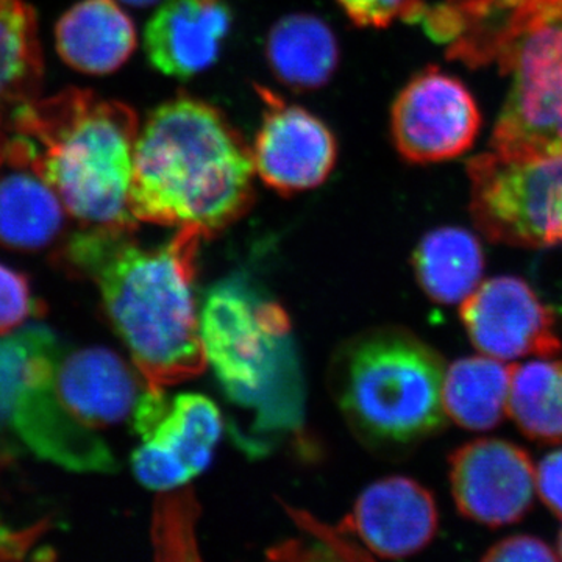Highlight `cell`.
I'll return each mask as SVG.
<instances>
[{
  "label": "cell",
  "mask_w": 562,
  "mask_h": 562,
  "mask_svg": "<svg viewBox=\"0 0 562 562\" xmlns=\"http://www.w3.org/2000/svg\"><path fill=\"white\" fill-rule=\"evenodd\" d=\"M43 52L35 11L24 0H0V125L38 95Z\"/></svg>",
  "instance_id": "cell-22"
},
{
  "label": "cell",
  "mask_w": 562,
  "mask_h": 562,
  "mask_svg": "<svg viewBox=\"0 0 562 562\" xmlns=\"http://www.w3.org/2000/svg\"><path fill=\"white\" fill-rule=\"evenodd\" d=\"M346 16L362 29H384L402 18L419 22L425 3L422 0H336Z\"/></svg>",
  "instance_id": "cell-24"
},
{
  "label": "cell",
  "mask_w": 562,
  "mask_h": 562,
  "mask_svg": "<svg viewBox=\"0 0 562 562\" xmlns=\"http://www.w3.org/2000/svg\"><path fill=\"white\" fill-rule=\"evenodd\" d=\"M65 205L54 188L33 168L27 140L7 139L0 166V244L14 250H41L58 238Z\"/></svg>",
  "instance_id": "cell-17"
},
{
  "label": "cell",
  "mask_w": 562,
  "mask_h": 562,
  "mask_svg": "<svg viewBox=\"0 0 562 562\" xmlns=\"http://www.w3.org/2000/svg\"><path fill=\"white\" fill-rule=\"evenodd\" d=\"M438 531L435 498L406 476H390L366 487L353 509L338 527L353 535L362 550L379 558L412 557L432 541Z\"/></svg>",
  "instance_id": "cell-14"
},
{
  "label": "cell",
  "mask_w": 562,
  "mask_h": 562,
  "mask_svg": "<svg viewBox=\"0 0 562 562\" xmlns=\"http://www.w3.org/2000/svg\"><path fill=\"white\" fill-rule=\"evenodd\" d=\"M508 413L535 441L562 442V360L514 366Z\"/></svg>",
  "instance_id": "cell-23"
},
{
  "label": "cell",
  "mask_w": 562,
  "mask_h": 562,
  "mask_svg": "<svg viewBox=\"0 0 562 562\" xmlns=\"http://www.w3.org/2000/svg\"><path fill=\"white\" fill-rule=\"evenodd\" d=\"M560 557L554 553L549 543L535 536H512L492 546L484 553L483 561L503 562V561H558Z\"/></svg>",
  "instance_id": "cell-26"
},
{
  "label": "cell",
  "mask_w": 562,
  "mask_h": 562,
  "mask_svg": "<svg viewBox=\"0 0 562 562\" xmlns=\"http://www.w3.org/2000/svg\"><path fill=\"white\" fill-rule=\"evenodd\" d=\"M140 446L132 457L143 486L171 491L209 468L222 436L220 409L201 394L168 397L165 390L140 395L132 419Z\"/></svg>",
  "instance_id": "cell-9"
},
{
  "label": "cell",
  "mask_w": 562,
  "mask_h": 562,
  "mask_svg": "<svg viewBox=\"0 0 562 562\" xmlns=\"http://www.w3.org/2000/svg\"><path fill=\"white\" fill-rule=\"evenodd\" d=\"M413 268L431 301L443 305L464 302L482 281V244L464 228H436L417 244Z\"/></svg>",
  "instance_id": "cell-20"
},
{
  "label": "cell",
  "mask_w": 562,
  "mask_h": 562,
  "mask_svg": "<svg viewBox=\"0 0 562 562\" xmlns=\"http://www.w3.org/2000/svg\"><path fill=\"white\" fill-rule=\"evenodd\" d=\"M131 228L88 227L66 258L101 291L103 308L149 390H165L205 371L201 313L194 294L203 235L181 227L171 241L143 247Z\"/></svg>",
  "instance_id": "cell-1"
},
{
  "label": "cell",
  "mask_w": 562,
  "mask_h": 562,
  "mask_svg": "<svg viewBox=\"0 0 562 562\" xmlns=\"http://www.w3.org/2000/svg\"><path fill=\"white\" fill-rule=\"evenodd\" d=\"M61 353L54 333L41 325L0 338V431L69 471L110 472V447L74 417L58 394L55 373Z\"/></svg>",
  "instance_id": "cell-6"
},
{
  "label": "cell",
  "mask_w": 562,
  "mask_h": 562,
  "mask_svg": "<svg viewBox=\"0 0 562 562\" xmlns=\"http://www.w3.org/2000/svg\"><path fill=\"white\" fill-rule=\"evenodd\" d=\"M7 139H9V136L0 132V166H2L3 158H5Z\"/></svg>",
  "instance_id": "cell-29"
},
{
  "label": "cell",
  "mask_w": 562,
  "mask_h": 562,
  "mask_svg": "<svg viewBox=\"0 0 562 562\" xmlns=\"http://www.w3.org/2000/svg\"><path fill=\"white\" fill-rule=\"evenodd\" d=\"M251 147L211 103L179 95L139 128L128 203L138 222L199 228L211 238L255 199Z\"/></svg>",
  "instance_id": "cell-3"
},
{
  "label": "cell",
  "mask_w": 562,
  "mask_h": 562,
  "mask_svg": "<svg viewBox=\"0 0 562 562\" xmlns=\"http://www.w3.org/2000/svg\"><path fill=\"white\" fill-rule=\"evenodd\" d=\"M11 128L27 140L33 168L69 216L87 227L131 228L138 114L120 101L69 88L14 111Z\"/></svg>",
  "instance_id": "cell-4"
},
{
  "label": "cell",
  "mask_w": 562,
  "mask_h": 562,
  "mask_svg": "<svg viewBox=\"0 0 562 562\" xmlns=\"http://www.w3.org/2000/svg\"><path fill=\"white\" fill-rule=\"evenodd\" d=\"M257 91L262 120L251 158L258 179L283 195L321 187L338 160L335 135L303 106L284 102L268 88Z\"/></svg>",
  "instance_id": "cell-11"
},
{
  "label": "cell",
  "mask_w": 562,
  "mask_h": 562,
  "mask_svg": "<svg viewBox=\"0 0 562 562\" xmlns=\"http://www.w3.org/2000/svg\"><path fill=\"white\" fill-rule=\"evenodd\" d=\"M558 550H560V560H562V530L560 535V541H558Z\"/></svg>",
  "instance_id": "cell-30"
},
{
  "label": "cell",
  "mask_w": 562,
  "mask_h": 562,
  "mask_svg": "<svg viewBox=\"0 0 562 562\" xmlns=\"http://www.w3.org/2000/svg\"><path fill=\"white\" fill-rule=\"evenodd\" d=\"M443 361L402 328L351 339L333 362L331 390L351 430L376 447L412 446L441 431Z\"/></svg>",
  "instance_id": "cell-5"
},
{
  "label": "cell",
  "mask_w": 562,
  "mask_h": 562,
  "mask_svg": "<svg viewBox=\"0 0 562 562\" xmlns=\"http://www.w3.org/2000/svg\"><path fill=\"white\" fill-rule=\"evenodd\" d=\"M288 325L279 305L255 301L238 283L211 291L201 312L202 346L228 394L249 403L262 397Z\"/></svg>",
  "instance_id": "cell-8"
},
{
  "label": "cell",
  "mask_w": 562,
  "mask_h": 562,
  "mask_svg": "<svg viewBox=\"0 0 562 562\" xmlns=\"http://www.w3.org/2000/svg\"><path fill=\"white\" fill-rule=\"evenodd\" d=\"M425 31L449 57L497 63L509 87L491 149L508 160L562 155V0H447L425 13Z\"/></svg>",
  "instance_id": "cell-2"
},
{
  "label": "cell",
  "mask_w": 562,
  "mask_h": 562,
  "mask_svg": "<svg viewBox=\"0 0 562 562\" xmlns=\"http://www.w3.org/2000/svg\"><path fill=\"white\" fill-rule=\"evenodd\" d=\"M266 60L273 76L290 90H321L338 69V40L321 18L308 13L290 14L269 32Z\"/></svg>",
  "instance_id": "cell-19"
},
{
  "label": "cell",
  "mask_w": 562,
  "mask_h": 562,
  "mask_svg": "<svg viewBox=\"0 0 562 562\" xmlns=\"http://www.w3.org/2000/svg\"><path fill=\"white\" fill-rule=\"evenodd\" d=\"M482 127L479 106L460 80L425 69L403 87L391 110V135L406 161L430 165L471 149Z\"/></svg>",
  "instance_id": "cell-10"
},
{
  "label": "cell",
  "mask_w": 562,
  "mask_h": 562,
  "mask_svg": "<svg viewBox=\"0 0 562 562\" xmlns=\"http://www.w3.org/2000/svg\"><path fill=\"white\" fill-rule=\"evenodd\" d=\"M232 29L224 0H165L144 32V47L155 69L188 80L216 63Z\"/></svg>",
  "instance_id": "cell-16"
},
{
  "label": "cell",
  "mask_w": 562,
  "mask_h": 562,
  "mask_svg": "<svg viewBox=\"0 0 562 562\" xmlns=\"http://www.w3.org/2000/svg\"><path fill=\"white\" fill-rule=\"evenodd\" d=\"M514 366L491 357L454 361L443 375L442 401L447 416L472 431L497 427L508 413Z\"/></svg>",
  "instance_id": "cell-21"
},
{
  "label": "cell",
  "mask_w": 562,
  "mask_h": 562,
  "mask_svg": "<svg viewBox=\"0 0 562 562\" xmlns=\"http://www.w3.org/2000/svg\"><path fill=\"white\" fill-rule=\"evenodd\" d=\"M135 24L116 0H81L57 25L58 54L70 68L106 76L136 49Z\"/></svg>",
  "instance_id": "cell-18"
},
{
  "label": "cell",
  "mask_w": 562,
  "mask_h": 562,
  "mask_svg": "<svg viewBox=\"0 0 562 562\" xmlns=\"http://www.w3.org/2000/svg\"><path fill=\"white\" fill-rule=\"evenodd\" d=\"M450 484L462 516L486 527H505L530 512L535 465L516 443L476 439L450 457Z\"/></svg>",
  "instance_id": "cell-13"
},
{
  "label": "cell",
  "mask_w": 562,
  "mask_h": 562,
  "mask_svg": "<svg viewBox=\"0 0 562 562\" xmlns=\"http://www.w3.org/2000/svg\"><path fill=\"white\" fill-rule=\"evenodd\" d=\"M542 502L562 519V450L547 454L536 473Z\"/></svg>",
  "instance_id": "cell-27"
},
{
  "label": "cell",
  "mask_w": 562,
  "mask_h": 562,
  "mask_svg": "<svg viewBox=\"0 0 562 562\" xmlns=\"http://www.w3.org/2000/svg\"><path fill=\"white\" fill-rule=\"evenodd\" d=\"M55 382L66 408L85 427L98 432L132 422L147 390L138 369L103 347L61 353Z\"/></svg>",
  "instance_id": "cell-15"
},
{
  "label": "cell",
  "mask_w": 562,
  "mask_h": 562,
  "mask_svg": "<svg viewBox=\"0 0 562 562\" xmlns=\"http://www.w3.org/2000/svg\"><path fill=\"white\" fill-rule=\"evenodd\" d=\"M471 214L492 243L539 247L562 244V155L508 160L494 151L472 158Z\"/></svg>",
  "instance_id": "cell-7"
},
{
  "label": "cell",
  "mask_w": 562,
  "mask_h": 562,
  "mask_svg": "<svg viewBox=\"0 0 562 562\" xmlns=\"http://www.w3.org/2000/svg\"><path fill=\"white\" fill-rule=\"evenodd\" d=\"M121 2L132 7H139V9H146V7L161 5L165 0H121Z\"/></svg>",
  "instance_id": "cell-28"
},
{
  "label": "cell",
  "mask_w": 562,
  "mask_h": 562,
  "mask_svg": "<svg viewBox=\"0 0 562 562\" xmlns=\"http://www.w3.org/2000/svg\"><path fill=\"white\" fill-rule=\"evenodd\" d=\"M35 310L27 277L0 265V336L16 331Z\"/></svg>",
  "instance_id": "cell-25"
},
{
  "label": "cell",
  "mask_w": 562,
  "mask_h": 562,
  "mask_svg": "<svg viewBox=\"0 0 562 562\" xmlns=\"http://www.w3.org/2000/svg\"><path fill=\"white\" fill-rule=\"evenodd\" d=\"M461 321L473 346L486 357H557L562 349L557 314L519 277H495L465 299Z\"/></svg>",
  "instance_id": "cell-12"
}]
</instances>
